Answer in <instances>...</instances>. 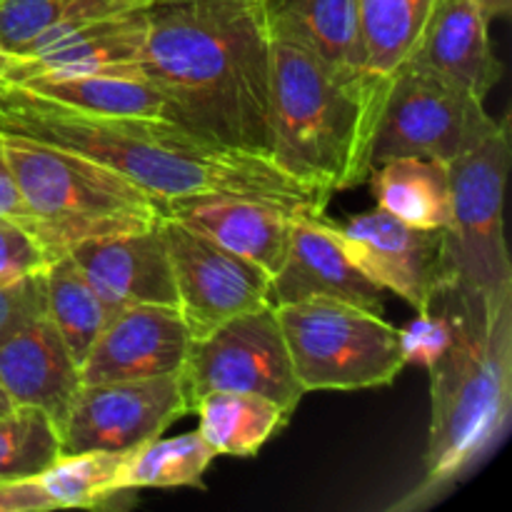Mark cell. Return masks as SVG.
<instances>
[{"instance_id": "14", "label": "cell", "mask_w": 512, "mask_h": 512, "mask_svg": "<svg viewBox=\"0 0 512 512\" xmlns=\"http://www.w3.org/2000/svg\"><path fill=\"white\" fill-rule=\"evenodd\" d=\"M0 385L15 408H38L58 433L80 390V368L48 308H35L0 330Z\"/></svg>"}, {"instance_id": "30", "label": "cell", "mask_w": 512, "mask_h": 512, "mask_svg": "<svg viewBox=\"0 0 512 512\" xmlns=\"http://www.w3.org/2000/svg\"><path fill=\"white\" fill-rule=\"evenodd\" d=\"M55 255L23 223L0 218V285L38 275Z\"/></svg>"}, {"instance_id": "9", "label": "cell", "mask_w": 512, "mask_h": 512, "mask_svg": "<svg viewBox=\"0 0 512 512\" xmlns=\"http://www.w3.org/2000/svg\"><path fill=\"white\" fill-rule=\"evenodd\" d=\"M188 410L210 393H253L295 413L303 388L295 378L275 305L225 320L203 338L190 340L183 370Z\"/></svg>"}, {"instance_id": "26", "label": "cell", "mask_w": 512, "mask_h": 512, "mask_svg": "<svg viewBox=\"0 0 512 512\" xmlns=\"http://www.w3.org/2000/svg\"><path fill=\"white\" fill-rule=\"evenodd\" d=\"M148 3L150 0H0V50L15 58L45 35L145 8Z\"/></svg>"}, {"instance_id": "32", "label": "cell", "mask_w": 512, "mask_h": 512, "mask_svg": "<svg viewBox=\"0 0 512 512\" xmlns=\"http://www.w3.org/2000/svg\"><path fill=\"white\" fill-rule=\"evenodd\" d=\"M35 308H45L43 273L30 275L18 283L0 285V330Z\"/></svg>"}, {"instance_id": "2", "label": "cell", "mask_w": 512, "mask_h": 512, "mask_svg": "<svg viewBox=\"0 0 512 512\" xmlns=\"http://www.w3.org/2000/svg\"><path fill=\"white\" fill-rule=\"evenodd\" d=\"M140 68L175 120L228 150L268 158L270 35L258 0H150Z\"/></svg>"}, {"instance_id": "25", "label": "cell", "mask_w": 512, "mask_h": 512, "mask_svg": "<svg viewBox=\"0 0 512 512\" xmlns=\"http://www.w3.org/2000/svg\"><path fill=\"white\" fill-rule=\"evenodd\" d=\"M43 283L50 320L80 368L95 338L108 323V310L68 253L50 260L43 270Z\"/></svg>"}, {"instance_id": "12", "label": "cell", "mask_w": 512, "mask_h": 512, "mask_svg": "<svg viewBox=\"0 0 512 512\" xmlns=\"http://www.w3.org/2000/svg\"><path fill=\"white\" fill-rule=\"evenodd\" d=\"M320 223L385 293L403 298L418 315L433 310L440 293L443 230L415 228L383 208L345 220H325L320 215Z\"/></svg>"}, {"instance_id": "33", "label": "cell", "mask_w": 512, "mask_h": 512, "mask_svg": "<svg viewBox=\"0 0 512 512\" xmlns=\"http://www.w3.org/2000/svg\"><path fill=\"white\" fill-rule=\"evenodd\" d=\"M55 505L38 485V480L0 483V512H50Z\"/></svg>"}, {"instance_id": "17", "label": "cell", "mask_w": 512, "mask_h": 512, "mask_svg": "<svg viewBox=\"0 0 512 512\" xmlns=\"http://www.w3.org/2000/svg\"><path fill=\"white\" fill-rule=\"evenodd\" d=\"M145 35H148L145 8L58 30L40 38L25 53L15 55L5 70L3 83L140 65Z\"/></svg>"}, {"instance_id": "36", "label": "cell", "mask_w": 512, "mask_h": 512, "mask_svg": "<svg viewBox=\"0 0 512 512\" xmlns=\"http://www.w3.org/2000/svg\"><path fill=\"white\" fill-rule=\"evenodd\" d=\"M10 60H13V55H8L5 50H0V80H3L5 70H8V65H10Z\"/></svg>"}, {"instance_id": "8", "label": "cell", "mask_w": 512, "mask_h": 512, "mask_svg": "<svg viewBox=\"0 0 512 512\" xmlns=\"http://www.w3.org/2000/svg\"><path fill=\"white\" fill-rule=\"evenodd\" d=\"M498 125L485 100L430 70L403 65L390 80L375 125L370 170L390 158H430L450 165L483 145Z\"/></svg>"}, {"instance_id": "7", "label": "cell", "mask_w": 512, "mask_h": 512, "mask_svg": "<svg viewBox=\"0 0 512 512\" xmlns=\"http://www.w3.org/2000/svg\"><path fill=\"white\" fill-rule=\"evenodd\" d=\"M510 153L508 120H500L483 145L450 163L453 215L440 243V293L495 295L512 290V263L503 233Z\"/></svg>"}, {"instance_id": "13", "label": "cell", "mask_w": 512, "mask_h": 512, "mask_svg": "<svg viewBox=\"0 0 512 512\" xmlns=\"http://www.w3.org/2000/svg\"><path fill=\"white\" fill-rule=\"evenodd\" d=\"M190 330L178 308L130 305L108 318L80 363V385L143 380L180 373Z\"/></svg>"}, {"instance_id": "28", "label": "cell", "mask_w": 512, "mask_h": 512, "mask_svg": "<svg viewBox=\"0 0 512 512\" xmlns=\"http://www.w3.org/2000/svg\"><path fill=\"white\" fill-rule=\"evenodd\" d=\"M128 453H60L35 480L55 510L98 508L105 500L123 495V490H118V475Z\"/></svg>"}, {"instance_id": "18", "label": "cell", "mask_w": 512, "mask_h": 512, "mask_svg": "<svg viewBox=\"0 0 512 512\" xmlns=\"http://www.w3.org/2000/svg\"><path fill=\"white\" fill-rule=\"evenodd\" d=\"M295 213L300 210L240 195H188L168 200V218L180 220L230 253L240 255L270 280L288 253Z\"/></svg>"}, {"instance_id": "21", "label": "cell", "mask_w": 512, "mask_h": 512, "mask_svg": "<svg viewBox=\"0 0 512 512\" xmlns=\"http://www.w3.org/2000/svg\"><path fill=\"white\" fill-rule=\"evenodd\" d=\"M30 90L40 98L63 108L90 115H120V118H158L178 123L173 105L163 90L143 73L140 65L130 68H103L75 75H50L10 83ZM180 125V123H178Z\"/></svg>"}, {"instance_id": "15", "label": "cell", "mask_w": 512, "mask_h": 512, "mask_svg": "<svg viewBox=\"0 0 512 512\" xmlns=\"http://www.w3.org/2000/svg\"><path fill=\"white\" fill-rule=\"evenodd\" d=\"M160 223L135 233L83 240L68 250L103 300L108 315L130 305L178 308L173 268Z\"/></svg>"}, {"instance_id": "6", "label": "cell", "mask_w": 512, "mask_h": 512, "mask_svg": "<svg viewBox=\"0 0 512 512\" xmlns=\"http://www.w3.org/2000/svg\"><path fill=\"white\" fill-rule=\"evenodd\" d=\"M303 393L383 388L405 368L398 328L358 305L308 298L275 305Z\"/></svg>"}, {"instance_id": "22", "label": "cell", "mask_w": 512, "mask_h": 512, "mask_svg": "<svg viewBox=\"0 0 512 512\" xmlns=\"http://www.w3.org/2000/svg\"><path fill=\"white\" fill-rule=\"evenodd\" d=\"M433 8L435 0H355L365 80L378 118L390 80L418 48Z\"/></svg>"}, {"instance_id": "16", "label": "cell", "mask_w": 512, "mask_h": 512, "mask_svg": "<svg viewBox=\"0 0 512 512\" xmlns=\"http://www.w3.org/2000/svg\"><path fill=\"white\" fill-rule=\"evenodd\" d=\"M273 305L308 298H330L358 305L375 315L385 310V290L348 258L323 228L320 215L295 213L283 265L270 280Z\"/></svg>"}, {"instance_id": "27", "label": "cell", "mask_w": 512, "mask_h": 512, "mask_svg": "<svg viewBox=\"0 0 512 512\" xmlns=\"http://www.w3.org/2000/svg\"><path fill=\"white\" fill-rule=\"evenodd\" d=\"M215 453L200 433L155 438L130 450L118 475V490L140 488H203Z\"/></svg>"}, {"instance_id": "1", "label": "cell", "mask_w": 512, "mask_h": 512, "mask_svg": "<svg viewBox=\"0 0 512 512\" xmlns=\"http://www.w3.org/2000/svg\"><path fill=\"white\" fill-rule=\"evenodd\" d=\"M0 135L38 140L95 160L160 200L240 195L323 215L330 200L268 158L228 150L158 118L90 115L0 80Z\"/></svg>"}, {"instance_id": "4", "label": "cell", "mask_w": 512, "mask_h": 512, "mask_svg": "<svg viewBox=\"0 0 512 512\" xmlns=\"http://www.w3.org/2000/svg\"><path fill=\"white\" fill-rule=\"evenodd\" d=\"M375 118L358 90L335 78L308 48L270 35L268 160L323 198L370 175Z\"/></svg>"}, {"instance_id": "20", "label": "cell", "mask_w": 512, "mask_h": 512, "mask_svg": "<svg viewBox=\"0 0 512 512\" xmlns=\"http://www.w3.org/2000/svg\"><path fill=\"white\" fill-rule=\"evenodd\" d=\"M488 23L478 0H435L423 38L405 65L430 70L485 100L503 75L490 45Z\"/></svg>"}, {"instance_id": "23", "label": "cell", "mask_w": 512, "mask_h": 512, "mask_svg": "<svg viewBox=\"0 0 512 512\" xmlns=\"http://www.w3.org/2000/svg\"><path fill=\"white\" fill-rule=\"evenodd\" d=\"M378 208L415 228L443 230L453 215L450 165L430 158H390L368 175Z\"/></svg>"}, {"instance_id": "29", "label": "cell", "mask_w": 512, "mask_h": 512, "mask_svg": "<svg viewBox=\"0 0 512 512\" xmlns=\"http://www.w3.org/2000/svg\"><path fill=\"white\" fill-rule=\"evenodd\" d=\"M60 453V433L43 410L13 408L0 418V483L35 480Z\"/></svg>"}, {"instance_id": "11", "label": "cell", "mask_w": 512, "mask_h": 512, "mask_svg": "<svg viewBox=\"0 0 512 512\" xmlns=\"http://www.w3.org/2000/svg\"><path fill=\"white\" fill-rule=\"evenodd\" d=\"M160 228L190 338H203L235 315L273 305L270 278L253 263L168 215Z\"/></svg>"}, {"instance_id": "24", "label": "cell", "mask_w": 512, "mask_h": 512, "mask_svg": "<svg viewBox=\"0 0 512 512\" xmlns=\"http://www.w3.org/2000/svg\"><path fill=\"white\" fill-rule=\"evenodd\" d=\"M198 433L215 455L255 458L265 443L293 418L290 410L263 395L253 393H210L195 405Z\"/></svg>"}, {"instance_id": "34", "label": "cell", "mask_w": 512, "mask_h": 512, "mask_svg": "<svg viewBox=\"0 0 512 512\" xmlns=\"http://www.w3.org/2000/svg\"><path fill=\"white\" fill-rule=\"evenodd\" d=\"M0 218H10L28 225V213L23 208V200H20L18 188H15L13 173H10V165L5 160V148H3V135H0Z\"/></svg>"}, {"instance_id": "5", "label": "cell", "mask_w": 512, "mask_h": 512, "mask_svg": "<svg viewBox=\"0 0 512 512\" xmlns=\"http://www.w3.org/2000/svg\"><path fill=\"white\" fill-rule=\"evenodd\" d=\"M28 225L53 255L108 235L155 228L168 203L145 193L115 170L58 145L3 135Z\"/></svg>"}, {"instance_id": "3", "label": "cell", "mask_w": 512, "mask_h": 512, "mask_svg": "<svg viewBox=\"0 0 512 512\" xmlns=\"http://www.w3.org/2000/svg\"><path fill=\"white\" fill-rule=\"evenodd\" d=\"M453 343L430 365V430L423 483L400 508L433 500L505 433L512 408V290H445L435 298Z\"/></svg>"}, {"instance_id": "19", "label": "cell", "mask_w": 512, "mask_h": 512, "mask_svg": "<svg viewBox=\"0 0 512 512\" xmlns=\"http://www.w3.org/2000/svg\"><path fill=\"white\" fill-rule=\"evenodd\" d=\"M258 5L268 35L308 48L335 78L363 95L378 125V110L365 80L355 0H258Z\"/></svg>"}, {"instance_id": "10", "label": "cell", "mask_w": 512, "mask_h": 512, "mask_svg": "<svg viewBox=\"0 0 512 512\" xmlns=\"http://www.w3.org/2000/svg\"><path fill=\"white\" fill-rule=\"evenodd\" d=\"M180 373L80 385L60 430L63 453H128L188 415Z\"/></svg>"}, {"instance_id": "35", "label": "cell", "mask_w": 512, "mask_h": 512, "mask_svg": "<svg viewBox=\"0 0 512 512\" xmlns=\"http://www.w3.org/2000/svg\"><path fill=\"white\" fill-rule=\"evenodd\" d=\"M15 405L10 403V398H8V393H5L3 390V385H0V418H3V415H8L10 410H13Z\"/></svg>"}, {"instance_id": "31", "label": "cell", "mask_w": 512, "mask_h": 512, "mask_svg": "<svg viewBox=\"0 0 512 512\" xmlns=\"http://www.w3.org/2000/svg\"><path fill=\"white\" fill-rule=\"evenodd\" d=\"M398 335L405 365L415 363L430 368L453 343V323L443 310L438 313L430 310V313H420L418 318L410 320L403 330H398Z\"/></svg>"}]
</instances>
